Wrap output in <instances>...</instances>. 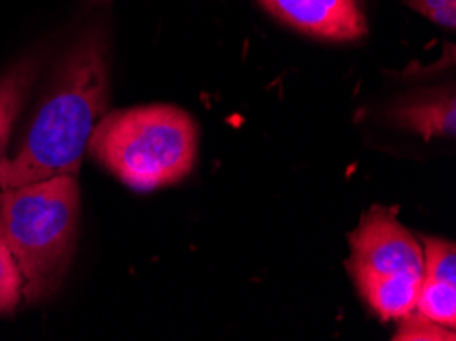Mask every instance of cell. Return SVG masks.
<instances>
[{
    "label": "cell",
    "instance_id": "11",
    "mask_svg": "<svg viewBox=\"0 0 456 341\" xmlns=\"http://www.w3.org/2000/svg\"><path fill=\"white\" fill-rule=\"evenodd\" d=\"M23 298V276L9 248L0 241V313H11Z\"/></svg>",
    "mask_w": 456,
    "mask_h": 341
},
{
    "label": "cell",
    "instance_id": "6",
    "mask_svg": "<svg viewBox=\"0 0 456 341\" xmlns=\"http://www.w3.org/2000/svg\"><path fill=\"white\" fill-rule=\"evenodd\" d=\"M350 274L364 301L383 321H399L416 311L421 276L379 274L372 270H352Z\"/></svg>",
    "mask_w": 456,
    "mask_h": 341
},
{
    "label": "cell",
    "instance_id": "7",
    "mask_svg": "<svg viewBox=\"0 0 456 341\" xmlns=\"http://www.w3.org/2000/svg\"><path fill=\"white\" fill-rule=\"evenodd\" d=\"M393 119L402 127L416 131L421 137H454L456 134V99L452 88L432 90L416 99L405 101L393 110Z\"/></svg>",
    "mask_w": 456,
    "mask_h": 341
},
{
    "label": "cell",
    "instance_id": "4",
    "mask_svg": "<svg viewBox=\"0 0 456 341\" xmlns=\"http://www.w3.org/2000/svg\"><path fill=\"white\" fill-rule=\"evenodd\" d=\"M352 270H372L379 274H410L424 278V248L410 229L397 219V213L375 205L350 233Z\"/></svg>",
    "mask_w": 456,
    "mask_h": 341
},
{
    "label": "cell",
    "instance_id": "12",
    "mask_svg": "<svg viewBox=\"0 0 456 341\" xmlns=\"http://www.w3.org/2000/svg\"><path fill=\"white\" fill-rule=\"evenodd\" d=\"M397 341H416V339H434V341H454L456 333L454 329L442 327L438 323L430 321V319L419 315L418 311H411L410 315L399 319V329L395 331Z\"/></svg>",
    "mask_w": 456,
    "mask_h": 341
},
{
    "label": "cell",
    "instance_id": "5",
    "mask_svg": "<svg viewBox=\"0 0 456 341\" xmlns=\"http://www.w3.org/2000/svg\"><path fill=\"white\" fill-rule=\"evenodd\" d=\"M281 23L309 37L358 41L366 35L362 0H260Z\"/></svg>",
    "mask_w": 456,
    "mask_h": 341
},
{
    "label": "cell",
    "instance_id": "1",
    "mask_svg": "<svg viewBox=\"0 0 456 341\" xmlns=\"http://www.w3.org/2000/svg\"><path fill=\"white\" fill-rule=\"evenodd\" d=\"M109 102V41L99 25L82 31L53 69L50 86L15 156L0 164V188L78 178L82 156Z\"/></svg>",
    "mask_w": 456,
    "mask_h": 341
},
{
    "label": "cell",
    "instance_id": "9",
    "mask_svg": "<svg viewBox=\"0 0 456 341\" xmlns=\"http://www.w3.org/2000/svg\"><path fill=\"white\" fill-rule=\"evenodd\" d=\"M416 311L448 329L456 327V282L421 280Z\"/></svg>",
    "mask_w": 456,
    "mask_h": 341
},
{
    "label": "cell",
    "instance_id": "10",
    "mask_svg": "<svg viewBox=\"0 0 456 341\" xmlns=\"http://www.w3.org/2000/svg\"><path fill=\"white\" fill-rule=\"evenodd\" d=\"M424 278L421 280L456 282V246L438 238H421Z\"/></svg>",
    "mask_w": 456,
    "mask_h": 341
},
{
    "label": "cell",
    "instance_id": "2",
    "mask_svg": "<svg viewBox=\"0 0 456 341\" xmlns=\"http://www.w3.org/2000/svg\"><path fill=\"white\" fill-rule=\"evenodd\" d=\"M76 176L45 178L0 192V241L23 276V298L39 303L61 288L78 240Z\"/></svg>",
    "mask_w": 456,
    "mask_h": 341
},
{
    "label": "cell",
    "instance_id": "8",
    "mask_svg": "<svg viewBox=\"0 0 456 341\" xmlns=\"http://www.w3.org/2000/svg\"><path fill=\"white\" fill-rule=\"evenodd\" d=\"M39 66L41 58L33 53L0 76V164L4 159L6 142H9L19 110L23 109L27 94H29L33 82L37 80Z\"/></svg>",
    "mask_w": 456,
    "mask_h": 341
},
{
    "label": "cell",
    "instance_id": "3",
    "mask_svg": "<svg viewBox=\"0 0 456 341\" xmlns=\"http://www.w3.org/2000/svg\"><path fill=\"white\" fill-rule=\"evenodd\" d=\"M197 123L183 109L150 104L101 117L86 151L134 191L175 184L197 159Z\"/></svg>",
    "mask_w": 456,
    "mask_h": 341
},
{
    "label": "cell",
    "instance_id": "13",
    "mask_svg": "<svg viewBox=\"0 0 456 341\" xmlns=\"http://www.w3.org/2000/svg\"><path fill=\"white\" fill-rule=\"evenodd\" d=\"M405 4L440 27H456V0H405Z\"/></svg>",
    "mask_w": 456,
    "mask_h": 341
}]
</instances>
